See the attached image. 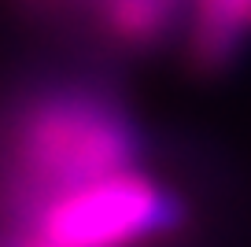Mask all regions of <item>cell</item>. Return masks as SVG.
Segmentation results:
<instances>
[{
	"mask_svg": "<svg viewBox=\"0 0 251 247\" xmlns=\"http://www.w3.org/2000/svg\"><path fill=\"white\" fill-rule=\"evenodd\" d=\"M185 207L155 181L137 173H107L71 188L45 218V236L55 247H126L177 229Z\"/></svg>",
	"mask_w": 251,
	"mask_h": 247,
	"instance_id": "cell-1",
	"label": "cell"
},
{
	"mask_svg": "<svg viewBox=\"0 0 251 247\" xmlns=\"http://www.w3.org/2000/svg\"><path fill=\"white\" fill-rule=\"evenodd\" d=\"M129 151L133 137L103 111H48L37 129L41 170L74 181L71 188L126 170Z\"/></svg>",
	"mask_w": 251,
	"mask_h": 247,
	"instance_id": "cell-2",
	"label": "cell"
},
{
	"mask_svg": "<svg viewBox=\"0 0 251 247\" xmlns=\"http://www.w3.org/2000/svg\"><path fill=\"white\" fill-rule=\"evenodd\" d=\"M251 26V0H200L196 15V59L222 67L233 59L244 30Z\"/></svg>",
	"mask_w": 251,
	"mask_h": 247,
	"instance_id": "cell-3",
	"label": "cell"
},
{
	"mask_svg": "<svg viewBox=\"0 0 251 247\" xmlns=\"http://www.w3.org/2000/svg\"><path fill=\"white\" fill-rule=\"evenodd\" d=\"M111 15L126 37H155L170 19V0H115Z\"/></svg>",
	"mask_w": 251,
	"mask_h": 247,
	"instance_id": "cell-4",
	"label": "cell"
},
{
	"mask_svg": "<svg viewBox=\"0 0 251 247\" xmlns=\"http://www.w3.org/2000/svg\"><path fill=\"white\" fill-rule=\"evenodd\" d=\"M48 247H55V244H48Z\"/></svg>",
	"mask_w": 251,
	"mask_h": 247,
	"instance_id": "cell-5",
	"label": "cell"
}]
</instances>
